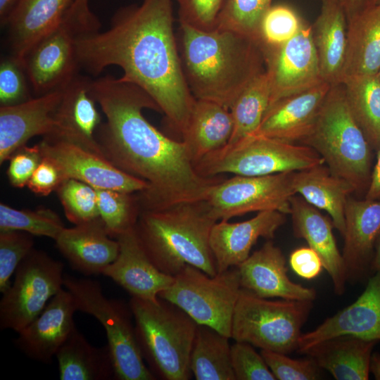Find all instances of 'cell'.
Returning <instances> with one entry per match:
<instances>
[{
	"label": "cell",
	"instance_id": "obj_57",
	"mask_svg": "<svg viewBox=\"0 0 380 380\" xmlns=\"http://www.w3.org/2000/svg\"><path fill=\"white\" fill-rule=\"evenodd\" d=\"M322 1H323V0H322Z\"/></svg>",
	"mask_w": 380,
	"mask_h": 380
},
{
	"label": "cell",
	"instance_id": "obj_2",
	"mask_svg": "<svg viewBox=\"0 0 380 380\" xmlns=\"http://www.w3.org/2000/svg\"><path fill=\"white\" fill-rule=\"evenodd\" d=\"M172 0H143L119 10L106 31L76 37L80 68L97 75L110 65L147 93L182 135L196 99L186 82L173 29Z\"/></svg>",
	"mask_w": 380,
	"mask_h": 380
},
{
	"label": "cell",
	"instance_id": "obj_10",
	"mask_svg": "<svg viewBox=\"0 0 380 380\" xmlns=\"http://www.w3.org/2000/svg\"><path fill=\"white\" fill-rule=\"evenodd\" d=\"M241 289L237 267L211 277L188 265L158 297L179 307L198 324L232 338L233 314Z\"/></svg>",
	"mask_w": 380,
	"mask_h": 380
},
{
	"label": "cell",
	"instance_id": "obj_29",
	"mask_svg": "<svg viewBox=\"0 0 380 380\" xmlns=\"http://www.w3.org/2000/svg\"><path fill=\"white\" fill-rule=\"evenodd\" d=\"M378 343L355 336H338L312 346L304 354L336 380H367L373 349Z\"/></svg>",
	"mask_w": 380,
	"mask_h": 380
},
{
	"label": "cell",
	"instance_id": "obj_52",
	"mask_svg": "<svg viewBox=\"0 0 380 380\" xmlns=\"http://www.w3.org/2000/svg\"><path fill=\"white\" fill-rule=\"evenodd\" d=\"M18 0H0V22L4 26Z\"/></svg>",
	"mask_w": 380,
	"mask_h": 380
},
{
	"label": "cell",
	"instance_id": "obj_9",
	"mask_svg": "<svg viewBox=\"0 0 380 380\" xmlns=\"http://www.w3.org/2000/svg\"><path fill=\"white\" fill-rule=\"evenodd\" d=\"M312 307L313 301L271 300L241 289L233 314L232 338L288 355L297 350Z\"/></svg>",
	"mask_w": 380,
	"mask_h": 380
},
{
	"label": "cell",
	"instance_id": "obj_38",
	"mask_svg": "<svg viewBox=\"0 0 380 380\" xmlns=\"http://www.w3.org/2000/svg\"><path fill=\"white\" fill-rule=\"evenodd\" d=\"M64 228L60 217L49 208L18 210L0 203V231L19 230L56 240Z\"/></svg>",
	"mask_w": 380,
	"mask_h": 380
},
{
	"label": "cell",
	"instance_id": "obj_11",
	"mask_svg": "<svg viewBox=\"0 0 380 380\" xmlns=\"http://www.w3.org/2000/svg\"><path fill=\"white\" fill-rule=\"evenodd\" d=\"M64 265L33 248L15 272L0 301V328L18 333L31 323L63 286Z\"/></svg>",
	"mask_w": 380,
	"mask_h": 380
},
{
	"label": "cell",
	"instance_id": "obj_19",
	"mask_svg": "<svg viewBox=\"0 0 380 380\" xmlns=\"http://www.w3.org/2000/svg\"><path fill=\"white\" fill-rule=\"evenodd\" d=\"M77 311L72 293L67 289H61L42 312L17 333L15 346L34 360L51 362L75 326L73 315Z\"/></svg>",
	"mask_w": 380,
	"mask_h": 380
},
{
	"label": "cell",
	"instance_id": "obj_50",
	"mask_svg": "<svg viewBox=\"0 0 380 380\" xmlns=\"http://www.w3.org/2000/svg\"><path fill=\"white\" fill-rule=\"evenodd\" d=\"M365 198L380 201V147L377 150V160L372 172Z\"/></svg>",
	"mask_w": 380,
	"mask_h": 380
},
{
	"label": "cell",
	"instance_id": "obj_37",
	"mask_svg": "<svg viewBox=\"0 0 380 380\" xmlns=\"http://www.w3.org/2000/svg\"><path fill=\"white\" fill-rule=\"evenodd\" d=\"M96 191L100 218L110 237L116 239L136 226L141 211L136 194L109 189Z\"/></svg>",
	"mask_w": 380,
	"mask_h": 380
},
{
	"label": "cell",
	"instance_id": "obj_34",
	"mask_svg": "<svg viewBox=\"0 0 380 380\" xmlns=\"http://www.w3.org/2000/svg\"><path fill=\"white\" fill-rule=\"evenodd\" d=\"M229 337L198 324L190 367L197 380H236L231 361Z\"/></svg>",
	"mask_w": 380,
	"mask_h": 380
},
{
	"label": "cell",
	"instance_id": "obj_26",
	"mask_svg": "<svg viewBox=\"0 0 380 380\" xmlns=\"http://www.w3.org/2000/svg\"><path fill=\"white\" fill-rule=\"evenodd\" d=\"M55 241L70 266L85 276L102 274L120 251L118 240L109 236L100 217L65 227Z\"/></svg>",
	"mask_w": 380,
	"mask_h": 380
},
{
	"label": "cell",
	"instance_id": "obj_47",
	"mask_svg": "<svg viewBox=\"0 0 380 380\" xmlns=\"http://www.w3.org/2000/svg\"><path fill=\"white\" fill-rule=\"evenodd\" d=\"M43 158L39 144L26 145L15 151L8 159L6 171L10 184L15 188H23L27 184Z\"/></svg>",
	"mask_w": 380,
	"mask_h": 380
},
{
	"label": "cell",
	"instance_id": "obj_54",
	"mask_svg": "<svg viewBox=\"0 0 380 380\" xmlns=\"http://www.w3.org/2000/svg\"><path fill=\"white\" fill-rule=\"evenodd\" d=\"M369 371L376 380H380V353L374 352L372 355Z\"/></svg>",
	"mask_w": 380,
	"mask_h": 380
},
{
	"label": "cell",
	"instance_id": "obj_49",
	"mask_svg": "<svg viewBox=\"0 0 380 380\" xmlns=\"http://www.w3.org/2000/svg\"><path fill=\"white\" fill-rule=\"evenodd\" d=\"M289 262L292 270L305 279L317 277L324 268L319 255L309 246L298 248L291 252Z\"/></svg>",
	"mask_w": 380,
	"mask_h": 380
},
{
	"label": "cell",
	"instance_id": "obj_23",
	"mask_svg": "<svg viewBox=\"0 0 380 380\" xmlns=\"http://www.w3.org/2000/svg\"><path fill=\"white\" fill-rule=\"evenodd\" d=\"M91 82L90 77L77 74L63 88L56 113L58 132L48 139L71 142L103 156L96 137L102 122Z\"/></svg>",
	"mask_w": 380,
	"mask_h": 380
},
{
	"label": "cell",
	"instance_id": "obj_35",
	"mask_svg": "<svg viewBox=\"0 0 380 380\" xmlns=\"http://www.w3.org/2000/svg\"><path fill=\"white\" fill-rule=\"evenodd\" d=\"M350 110L371 147H380V82L375 75L354 76L342 83Z\"/></svg>",
	"mask_w": 380,
	"mask_h": 380
},
{
	"label": "cell",
	"instance_id": "obj_4",
	"mask_svg": "<svg viewBox=\"0 0 380 380\" xmlns=\"http://www.w3.org/2000/svg\"><path fill=\"white\" fill-rule=\"evenodd\" d=\"M217 222L204 200L141 210L135 231L148 258L163 273L175 277L189 265L213 277L217 271L210 235Z\"/></svg>",
	"mask_w": 380,
	"mask_h": 380
},
{
	"label": "cell",
	"instance_id": "obj_18",
	"mask_svg": "<svg viewBox=\"0 0 380 380\" xmlns=\"http://www.w3.org/2000/svg\"><path fill=\"white\" fill-rule=\"evenodd\" d=\"M237 267L241 289L258 297L308 301L316 299L315 289L289 279L286 258L281 250L271 241H267Z\"/></svg>",
	"mask_w": 380,
	"mask_h": 380
},
{
	"label": "cell",
	"instance_id": "obj_43",
	"mask_svg": "<svg viewBox=\"0 0 380 380\" xmlns=\"http://www.w3.org/2000/svg\"><path fill=\"white\" fill-rule=\"evenodd\" d=\"M30 84L22 61L11 55L0 63L1 106H14L31 98Z\"/></svg>",
	"mask_w": 380,
	"mask_h": 380
},
{
	"label": "cell",
	"instance_id": "obj_55",
	"mask_svg": "<svg viewBox=\"0 0 380 380\" xmlns=\"http://www.w3.org/2000/svg\"><path fill=\"white\" fill-rule=\"evenodd\" d=\"M375 76L376 77L377 80L380 82V70Z\"/></svg>",
	"mask_w": 380,
	"mask_h": 380
},
{
	"label": "cell",
	"instance_id": "obj_25",
	"mask_svg": "<svg viewBox=\"0 0 380 380\" xmlns=\"http://www.w3.org/2000/svg\"><path fill=\"white\" fill-rule=\"evenodd\" d=\"M290 215L294 236L305 240L319 256L336 295H343L347 281L342 253L333 233V223L318 208L296 194L290 199Z\"/></svg>",
	"mask_w": 380,
	"mask_h": 380
},
{
	"label": "cell",
	"instance_id": "obj_8",
	"mask_svg": "<svg viewBox=\"0 0 380 380\" xmlns=\"http://www.w3.org/2000/svg\"><path fill=\"white\" fill-rule=\"evenodd\" d=\"M323 163V158L310 146L252 134L208 153L194 167L206 177L225 173L263 176L300 171Z\"/></svg>",
	"mask_w": 380,
	"mask_h": 380
},
{
	"label": "cell",
	"instance_id": "obj_7",
	"mask_svg": "<svg viewBox=\"0 0 380 380\" xmlns=\"http://www.w3.org/2000/svg\"><path fill=\"white\" fill-rule=\"evenodd\" d=\"M63 286L74 297L77 311L95 317L106 330L115 369V379L154 380L135 335L129 304L108 298L98 281L64 275Z\"/></svg>",
	"mask_w": 380,
	"mask_h": 380
},
{
	"label": "cell",
	"instance_id": "obj_17",
	"mask_svg": "<svg viewBox=\"0 0 380 380\" xmlns=\"http://www.w3.org/2000/svg\"><path fill=\"white\" fill-rule=\"evenodd\" d=\"M350 335L380 341V272L371 275L355 302L327 318L314 330L302 334L296 351L335 336Z\"/></svg>",
	"mask_w": 380,
	"mask_h": 380
},
{
	"label": "cell",
	"instance_id": "obj_28",
	"mask_svg": "<svg viewBox=\"0 0 380 380\" xmlns=\"http://www.w3.org/2000/svg\"><path fill=\"white\" fill-rule=\"evenodd\" d=\"M347 17L338 0H323L312 26L322 79L331 86L341 84L347 47Z\"/></svg>",
	"mask_w": 380,
	"mask_h": 380
},
{
	"label": "cell",
	"instance_id": "obj_12",
	"mask_svg": "<svg viewBox=\"0 0 380 380\" xmlns=\"http://www.w3.org/2000/svg\"><path fill=\"white\" fill-rule=\"evenodd\" d=\"M295 172L263 176L236 175L223 179L211 190L206 201L217 220H229L252 212L277 210L290 214Z\"/></svg>",
	"mask_w": 380,
	"mask_h": 380
},
{
	"label": "cell",
	"instance_id": "obj_56",
	"mask_svg": "<svg viewBox=\"0 0 380 380\" xmlns=\"http://www.w3.org/2000/svg\"><path fill=\"white\" fill-rule=\"evenodd\" d=\"M379 4H380V2H379Z\"/></svg>",
	"mask_w": 380,
	"mask_h": 380
},
{
	"label": "cell",
	"instance_id": "obj_44",
	"mask_svg": "<svg viewBox=\"0 0 380 380\" xmlns=\"http://www.w3.org/2000/svg\"><path fill=\"white\" fill-rule=\"evenodd\" d=\"M260 354L272 373L278 380H315L319 379V367L308 356L293 359L286 354L261 350Z\"/></svg>",
	"mask_w": 380,
	"mask_h": 380
},
{
	"label": "cell",
	"instance_id": "obj_20",
	"mask_svg": "<svg viewBox=\"0 0 380 380\" xmlns=\"http://www.w3.org/2000/svg\"><path fill=\"white\" fill-rule=\"evenodd\" d=\"M115 239L120 246L118 255L102 274L132 297L157 301L159 293L172 284L174 277L163 273L151 262L139 241L135 227Z\"/></svg>",
	"mask_w": 380,
	"mask_h": 380
},
{
	"label": "cell",
	"instance_id": "obj_48",
	"mask_svg": "<svg viewBox=\"0 0 380 380\" xmlns=\"http://www.w3.org/2000/svg\"><path fill=\"white\" fill-rule=\"evenodd\" d=\"M64 179L58 167L48 158L43 157L27 186L34 194L46 196L56 191Z\"/></svg>",
	"mask_w": 380,
	"mask_h": 380
},
{
	"label": "cell",
	"instance_id": "obj_24",
	"mask_svg": "<svg viewBox=\"0 0 380 380\" xmlns=\"http://www.w3.org/2000/svg\"><path fill=\"white\" fill-rule=\"evenodd\" d=\"M331 87L324 82L272 103L254 134L301 142L310 132Z\"/></svg>",
	"mask_w": 380,
	"mask_h": 380
},
{
	"label": "cell",
	"instance_id": "obj_5",
	"mask_svg": "<svg viewBox=\"0 0 380 380\" xmlns=\"http://www.w3.org/2000/svg\"><path fill=\"white\" fill-rule=\"evenodd\" d=\"M135 335L153 374L165 380H188L198 324L175 304L132 297Z\"/></svg>",
	"mask_w": 380,
	"mask_h": 380
},
{
	"label": "cell",
	"instance_id": "obj_51",
	"mask_svg": "<svg viewBox=\"0 0 380 380\" xmlns=\"http://www.w3.org/2000/svg\"><path fill=\"white\" fill-rule=\"evenodd\" d=\"M343 6L347 20L367 8V0H338Z\"/></svg>",
	"mask_w": 380,
	"mask_h": 380
},
{
	"label": "cell",
	"instance_id": "obj_6",
	"mask_svg": "<svg viewBox=\"0 0 380 380\" xmlns=\"http://www.w3.org/2000/svg\"><path fill=\"white\" fill-rule=\"evenodd\" d=\"M301 143L313 148L355 191H367L372 172V147L350 110L343 84L331 87Z\"/></svg>",
	"mask_w": 380,
	"mask_h": 380
},
{
	"label": "cell",
	"instance_id": "obj_21",
	"mask_svg": "<svg viewBox=\"0 0 380 380\" xmlns=\"http://www.w3.org/2000/svg\"><path fill=\"white\" fill-rule=\"evenodd\" d=\"M343 258L347 281H367L373 274L375 241L380 232V201L349 197L345 207Z\"/></svg>",
	"mask_w": 380,
	"mask_h": 380
},
{
	"label": "cell",
	"instance_id": "obj_30",
	"mask_svg": "<svg viewBox=\"0 0 380 380\" xmlns=\"http://www.w3.org/2000/svg\"><path fill=\"white\" fill-rule=\"evenodd\" d=\"M296 194L319 210L327 212L342 236L345 233V207L353 186L320 164L296 171L293 178Z\"/></svg>",
	"mask_w": 380,
	"mask_h": 380
},
{
	"label": "cell",
	"instance_id": "obj_53",
	"mask_svg": "<svg viewBox=\"0 0 380 380\" xmlns=\"http://www.w3.org/2000/svg\"><path fill=\"white\" fill-rule=\"evenodd\" d=\"M372 273L380 272V232L374 243V255L372 262Z\"/></svg>",
	"mask_w": 380,
	"mask_h": 380
},
{
	"label": "cell",
	"instance_id": "obj_39",
	"mask_svg": "<svg viewBox=\"0 0 380 380\" xmlns=\"http://www.w3.org/2000/svg\"><path fill=\"white\" fill-rule=\"evenodd\" d=\"M305 24L293 8L284 4L271 6L261 19L257 42L265 53L286 44Z\"/></svg>",
	"mask_w": 380,
	"mask_h": 380
},
{
	"label": "cell",
	"instance_id": "obj_42",
	"mask_svg": "<svg viewBox=\"0 0 380 380\" xmlns=\"http://www.w3.org/2000/svg\"><path fill=\"white\" fill-rule=\"evenodd\" d=\"M34 248L33 235L19 230L0 231V292L11 286V278Z\"/></svg>",
	"mask_w": 380,
	"mask_h": 380
},
{
	"label": "cell",
	"instance_id": "obj_13",
	"mask_svg": "<svg viewBox=\"0 0 380 380\" xmlns=\"http://www.w3.org/2000/svg\"><path fill=\"white\" fill-rule=\"evenodd\" d=\"M264 55L271 91L270 105L324 82L311 25L305 24L286 44Z\"/></svg>",
	"mask_w": 380,
	"mask_h": 380
},
{
	"label": "cell",
	"instance_id": "obj_46",
	"mask_svg": "<svg viewBox=\"0 0 380 380\" xmlns=\"http://www.w3.org/2000/svg\"><path fill=\"white\" fill-rule=\"evenodd\" d=\"M179 23L201 31L216 30L224 0H176Z\"/></svg>",
	"mask_w": 380,
	"mask_h": 380
},
{
	"label": "cell",
	"instance_id": "obj_31",
	"mask_svg": "<svg viewBox=\"0 0 380 380\" xmlns=\"http://www.w3.org/2000/svg\"><path fill=\"white\" fill-rule=\"evenodd\" d=\"M233 127L228 108L212 101L196 99L181 135L194 165L224 146L231 138Z\"/></svg>",
	"mask_w": 380,
	"mask_h": 380
},
{
	"label": "cell",
	"instance_id": "obj_1",
	"mask_svg": "<svg viewBox=\"0 0 380 380\" xmlns=\"http://www.w3.org/2000/svg\"><path fill=\"white\" fill-rule=\"evenodd\" d=\"M91 93L106 117L96 134L103 156L148 184L136 194L141 210L206 200L224 179L199 175L185 144L168 137L146 119L144 109L160 110L138 86L107 75L92 80Z\"/></svg>",
	"mask_w": 380,
	"mask_h": 380
},
{
	"label": "cell",
	"instance_id": "obj_33",
	"mask_svg": "<svg viewBox=\"0 0 380 380\" xmlns=\"http://www.w3.org/2000/svg\"><path fill=\"white\" fill-rule=\"evenodd\" d=\"M61 380L115 379V369L108 345L90 344L74 327L56 353Z\"/></svg>",
	"mask_w": 380,
	"mask_h": 380
},
{
	"label": "cell",
	"instance_id": "obj_40",
	"mask_svg": "<svg viewBox=\"0 0 380 380\" xmlns=\"http://www.w3.org/2000/svg\"><path fill=\"white\" fill-rule=\"evenodd\" d=\"M68 220L75 225L100 217L96 189L75 179H65L56 191Z\"/></svg>",
	"mask_w": 380,
	"mask_h": 380
},
{
	"label": "cell",
	"instance_id": "obj_16",
	"mask_svg": "<svg viewBox=\"0 0 380 380\" xmlns=\"http://www.w3.org/2000/svg\"><path fill=\"white\" fill-rule=\"evenodd\" d=\"M63 90L58 89L14 106H0V163L8 160L33 137H53Z\"/></svg>",
	"mask_w": 380,
	"mask_h": 380
},
{
	"label": "cell",
	"instance_id": "obj_14",
	"mask_svg": "<svg viewBox=\"0 0 380 380\" xmlns=\"http://www.w3.org/2000/svg\"><path fill=\"white\" fill-rule=\"evenodd\" d=\"M43 157L52 160L64 179H75L96 189L137 194L147 183L113 165L105 156L63 140L43 138L39 144Z\"/></svg>",
	"mask_w": 380,
	"mask_h": 380
},
{
	"label": "cell",
	"instance_id": "obj_3",
	"mask_svg": "<svg viewBox=\"0 0 380 380\" xmlns=\"http://www.w3.org/2000/svg\"><path fill=\"white\" fill-rule=\"evenodd\" d=\"M183 73L196 99L229 109L241 91L265 72L263 51L254 39L228 30L201 31L179 23Z\"/></svg>",
	"mask_w": 380,
	"mask_h": 380
},
{
	"label": "cell",
	"instance_id": "obj_15",
	"mask_svg": "<svg viewBox=\"0 0 380 380\" xmlns=\"http://www.w3.org/2000/svg\"><path fill=\"white\" fill-rule=\"evenodd\" d=\"M23 63L37 96L63 89L80 68L76 35L62 22L32 46Z\"/></svg>",
	"mask_w": 380,
	"mask_h": 380
},
{
	"label": "cell",
	"instance_id": "obj_41",
	"mask_svg": "<svg viewBox=\"0 0 380 380\" xmlns=\"http://www.w3.org/2000/svg\"><path fill=\"white\" fill-rule=\"evenodd\" d=\"M272 0H224L217 28L232 30L257 41L261 19Z\"/></svg>",
	"mask_w": 380,
	"mask_h": 380
},
{
	"label": "cell",
	"instance_id": "obj_36",
	"mask_svg": "<svg viewBox=\"0 0 380 380\" xmlns=\"http://www.w3.org/2000/svg\"><path fill=\"white\" fill-rule=\"evenodd\" d=\"M270 86L265 70L241 91L229 108L234 127L227 144L255 133L270 106Z\"/></svg>",
	"mask_w": 380,
	"mask_h": 380
},
{
	"label": "cell",
	"instance_id": "obj_27",
	"mask_svg": "<svg viewBox=\"0 0 380 380\" xmlns=\"http://www.w3.org/2000/svg\"><path fill=\"white\" fill-rule=\"evenodd\" d=\"M74 0H18L4 27L12 56L23 61L28 51L56 29Z\"/></svg>",
	"mask_w": 380,
	"mask_h": 380
},
{
	"label": "cell",
	"instance_id": "obj_45",
	"mask_svg": "<svg viewBox=\"0 0 380 380\" xmlns=\"http://www.w3.org/2000/svg\"><path fill=\"white\" fill-rule=\"evenodd\" d=\"M231 361L236 380H275L261 354L251 344L236 341L231 346Z\"/></svg>",
	"mask_w": 380,
	"mask_h": 380
},
{
	"label": "cell",
	"instance_id": "obj_32",
	"mask_svg": "<svg viewBox=\"0 0 380 380\" xmlns=\"http://www.w3.org/2000/svg\"><path fill=\"white\" fill-rule=\"evenodd\" d=\"M347 22L342 82L350 77L376 75L380 70V4L354 15Z\"/></svg>",
	"mask_w": 380,
	"mask_h": 380
},
{
	"label": "cell",
	"instance_id": "obj_22",
	"mask_svg": "<svg viewBox=\"0 0 380 380\" xmlns=\"http://www.w3.org/2000/svg\"><path fill=\"white\" fill-rule=\"evenodd\" d=\"M285 222L286 214L277 210L258 212L240 222H217L210 232V246L217 273L241 264L259 238L272 239Z\"/></svg>",
	"mask_w": 380,
	"mask_h": 380
}]
</instances>
